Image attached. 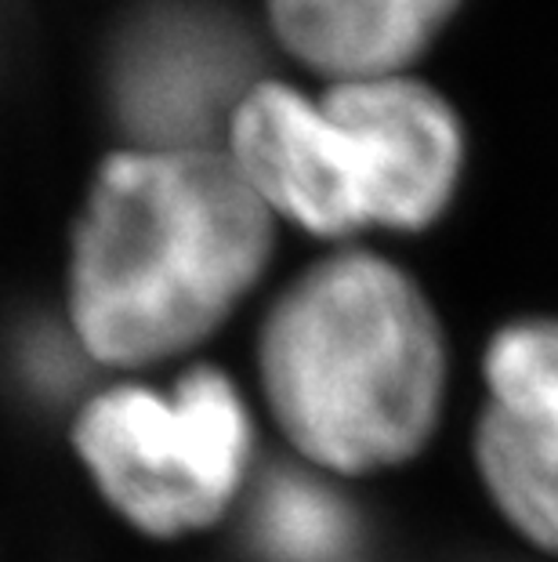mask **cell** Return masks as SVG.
<instances>
[{"instance_id":"cell-2","label":"cell","mask_w":558,"mask_h":562,"mask_svg":"<svg viewBox=\"0 0 558 562\" xmlns=\"http://www.w3.org/2000/svg\"><path fill=\"white\" fill-rule=\"evenodd\" d=\"M269 414L334 475L413 461L446 403V338L418 280L371 250L308 266L258 334Z\"/></svg>"},{"instance_id":"cell-6","label":"cell","mask_w":558,"mask_h":562,"mask_svg":"<svg viewBox=\"0 0 558 562\" xmlns=\"http://www.w3.org/2000/svg\"><path fill=\"white\" fill-rule=\"evenodd\" d=\"M475 469L497 512L558 555V319H519L482 356Z\"/></svg>"},{"instance_id":"cell-1","label":"cell","mask_w":558,"mask_h":562,"mask_svg":"<svg viewBox=\"0 0 558 562\" xmlns=\"http://www.w3.org/2000/svg\"><path fill=\"white\" fill-rule=\"evenodd\" d=\"M276 214L225 149H124L73 229L69 323L94 363L149 367L207 341L254 291Z\"/></svg>"},{"instance_id":"cell-5","label":"cell","mask_w":558,"mask_h":562,"mask_svg":"<svg viewBox=\"0 0 558 562\" xmlns=\"http://www.w3.org/2000/svg\"><path fill=\"white\" fill-rule=\"evenodd\" d=\"M258 83L251 33L215 0H157L113 47V110L138 149H218Z\"/></svg>"},{"instance_id":"cell-7","label":"cell","mask_w":558,"mask_h":562,"mask_svg":"<svg viewBox=\"0 0 558 562\" xmlns=\"http://www.w3.org/2000/svg\"><path fill=\"white\" fill-rule=\"evenodd\" d=\"M460 0H269L272 33L330 80L396 77Z\"/></svg>"},{"instance_id":"cell-4","label":"cell","mask_w":558,"mask_h":562,"mask_svg":"<svg viewBox=\"0 0 558 562\" xmlns=\"http://www.w3.org/2000/svg\"><path fill=\"white\" fill-rule=\"evenodd\" d=\"M73 447L116 516L174 541L229 512L254 458V422L236 381L200 363L174 392H99L77 414Z\"/></svg>"},{"instance_id":"cell-3","label":"cell","mask_w":558,"mask_h":562,"mask_svg":"<svg viewBox=\"0 0 558 562\" xmlns=\"http://www.w3.org/2000/svg\"><path fill=\"white\" fill-rule=\"evenodd\" d=\"M225 153L276 218L341 240L432 225L454 200L465 138L454 110L402 74L338 80L323 99L261 80L232 116Z\"/></svg>"},{"instance_id":"cell-8","label":"cell","mask_w":558,"mask_h":562,"mask_svg":"<svg viewBox=\"0 0 558 562\" xmlns=\"http://www.w3.org/2000/svg\"><path fill=\"white\" fill-rule=\"evenodd\" d=\"M254 537L280 562H330L352 541L349 508L301 475H276L254 508Z\"/></svg>"}]
</instances>
